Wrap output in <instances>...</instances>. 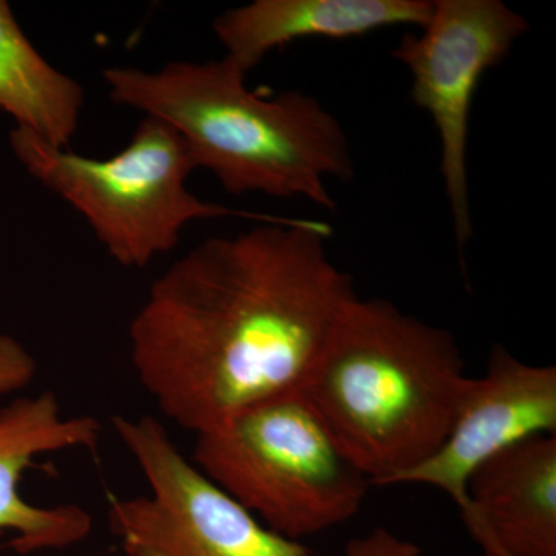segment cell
I'll return each instance as SVG.
<instances>
[{
  "label": "cell",
  "instance_id": "obj_1",
  "mask_svg": "<svg viewBox=\"0 0 556 556\" xmlns=\"http://www.w3.org/2000/svg\"><path fill=\"white\" fill-rule=\"evenodd\" d=\"M328 223L292 217L190 249L131 318L130 361L161 415L200 434L299 390L358 298Z\"/></svg>",
  "mask_w": 556,
  "mask_h": 556
},
{
  "label": "cell",
  "instance_id": "obj_2",
  "mask_svg": "<svg viewBox=\"0 0 556 556\" xmlns=\"http://www.w3.org/2000/svg\"><path fill=\"white\" fill-rule=\"evenodd\" d=\"M468 379L447 329L357 298L300 391L369 484L390 486L441 447Z\"/></svg>",
  "mask_w": 556,
  "mask_h": 556
},
{
  "label": "cell",
  "instance_id": "obj_3",
  "mask_svg": "<svg viewBox=\"0 0 556 556\" xmlns=\"http://www.w3.org/2000/svg\"><path fill=\"white\" fill-rule=\"evenodd\" d=\"M102 76L113 102L169 124L197 169L211 172L230 195L305 199L334 211L327 179L356 177L345 130L316 97L255 93L226 56L169 62L159 72L110 67Z\"/></svg>",
  "mask_w": 556,
  "mask_h": 556
},
{
  "label": "cell",
  "instance_id": "obj_4",
  "mask_svg": "<svg viewBox=\"0 0 556 556\" xmlns=\"http://www.w3.org/2000/svg\"><path fill=\"white\" fill-rule=\"evenodd\" d=\"M192 463L262 525L294 541L356 517L371 485L300 388L197 434Z\"/></svg>",
  "mask_w": 556,
  "mask_h": 556
},
{
  "label": "cell",
  "instance_id": "obj_5",
  "mask_svg": "<svg viewBox=\"0 0 556 556\" xmlns=\"http://www.w3.org/2000/svg\"><path fill=\"white\" fill-rule=\"evenodd\" d=\"M10 146L33 178L87 219L110 257L124 268H146L178 247L182 229L197 219H287L232 211L193 195L186 181L197 166L185 141L152 116H144L127 148L108 160L51 148L17 127L11 130Z\"/></svg>",
  "mask_w": 556,
  "mask_h": 556
},
{
  "label": "cell",
  "instance_id": "obj_6",
  "mask_svg": "<svg viewBox=\"0 0 556 556\" xmlns=\"http://www.w3.org/2000/svg\"><path fill=\"white\" fill-rule=\"evenodd\" d=\"M112 426L150 489L109 496L110 532L127 556H309L211 481L155 417L113 416Z\"/></svg>",
  "mask_w": 556,
  "mask_h": 556
},
{
  "label": "cell",
  "instance_id": "obj_7",
  "mask_svg": "<svg viewBox=\"0 0 556 556\" xmlns=\"http://www.w3.org/2000/svg\"><path fill=\"white\" fill-rule=\"evenodd\" d=\"M529 22L501 0H434L430 21L405 33L394 60L412 75V100L433 119L457 247L473 236L468 199V123L479 84L497 67Z\"/></svg>",
  "mask_w": 556,
  "mask_h": 556
},
{
  "label": "cell",
  "instance_id": "obj_8",
  "mask_svg": "<svg viewBox=\"0 0 556 556\" xmlns=\"http://www.w3.org/2000/svg\"><path fill=\"white\" fill-rule=\"evenodd\" d=\"M541 434H556V368L526 364L495 345L484 375L468 379L441 447L394 485L433 486L463 515L470 475L497 453Z\"/></svg>",
  "mask_w": 556,
  "mask_h": 556
},
{
  "label": "cell",
  "instance_id": "obj_9",
  "mask_svg": "<svg viewBox=\"0 0 556 556\" xmlns=\"http://www.w3.org/2000/svg\"><path fill=\"white\" fill-rule=\"evenodd\" d=\"M101 431L93 416H64L53 390L0 408V536L14 533L10 546L17 554L62 551L90 535L89 511L76 504L35 506L21 495V481L39 456L97 448Z\"/></svg>",
  "mask_w": 556,
  "mask_h": 556
},
{
  "label": "cell",
  "instance_id": "obj_10",
  "mask_svg": "<svg viewBox=\"0 0 556 556\" xmlns=\"http://www.w3.org/2000/svg\"><path fill=\"white\" fill-rule=\"evenodd\" d=\"M464 525L482 554L556 556V434L526 439L468 478Z\"/></svg>",
  "mask_w": 556,
  "mask_h": 556
},
{
  "label": "cell",
  "instance_id": "obj_11",
  "mask_svg": "<svg viewBox=\"0 0 556 556\" xmlns=\"http://www.w3.org/2000/svg\"><path fill=\"white\" fill-rule=\"evenodd\" d=\"M434 0H255L214 21L226 58L243 73L299 39L361 38L388 27L422 28Z\"/></svg>",
  "mask_w": 556,
  "mask_h": 556
},
{
  "label": "cell",
  "instance_id": "obj_12",
  "mask_svg": "<svg viewBox=\"0 0 556 556\" xmlns=\"http://www.w3.org/2000/svg\"><path fill=\"white\" fill-rule=\"evenodd\" d=\"M84 91L54 68L22 30L5 0H0V110L56 149H67L79 127Z\"/></svg>",
  "mask_w": 556,
  "mask_h": 556
},
{
  "label": "cell",
  "instance_id": "obj_13",
  "mask_svg": "<svg viewBox=\"0 0 556 556\" xmlns=\"http://www.w3.org/2000/svg\"><path fill=\"white\" fill-rule=\"evenodd\" d=\"M35 357L20 340L0 334V396L24 390L35 378Z\"/></svg>",
  "mask_w": 556,
  "mask_h": 556
},
{
  "label": "cell",
  "instance_id": "obj_14",
  "mask_svg": "<svg viewBox=\"0 0 556 556\" xmlns=\"http://www.w3.org/2000/svg\"><path fill=\"white\" fill-rule=\"evenodd\" d=\"M343 556H420V548L413 541L376 527L367 535L353 538Z\"/></svg>",
  "mask_w": 556,
  "mask_h": 556
},
{
  "label": "cell",
  "instance_id": "obj_15",
  "mask_svg": "<svg viewBox=\"0 0 556 556\" xmlns=\"http://www.w3.org/2000/svg\"><path fill=\"white\" fill-rule=\"evenodd\" d=\"M482 556H497V555L482 554Z\"/></svg>",
  "mask_w": 556,
  "mask_h": 556
}]
</instances>
